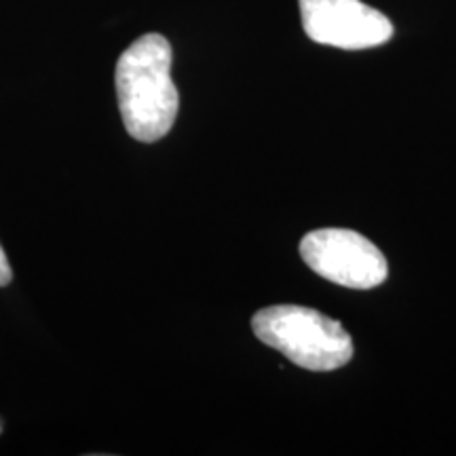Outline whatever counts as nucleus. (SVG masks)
Returning <instances> with one entry per match:
<instances>
[{"mask_svg":"<svg viewBox=\"0 0 456 456\" xmlns=\"http://www.w3.org/2000/svg\"><path fill=\"white\" fill-rule=\"evenodd\" d=\"M118 108L134 140L157 142L178 117V89L171 81V45L161 34H144L118 57L114 70Z\"/></svg>","mask_w":456,"mask_h":456,"instance_id":"obj_1","label":"nucleus"},{"mask_svg":"<svg viewBox=\"0 0 456 456\" xmlns=\"http://www.w3.org/2000/svg\"><path fill=\"white\" fill-rule=\"evenodd\" d=\"M300 256L319 277L351 289H372L389 275L372 241L346 228H319L300 241Z\"/></svg>","mask_w":456,"mask_h":456,"instance_id":"obj_3","label":"nucleus"},{"mask_svg":"<svg viewBox=\"0 0 456 456\" xmlns=\"http://www.w3.org/2000/svg\"><path fill=\"white\" fill-rule=\"evenodd\" d=\"M11 279H13V273H11L7 254H4V249L0 248V288H3V285H7Z\"/></svg>","mask_w":456,"mask_h":456,"instance_id":"obj_5","label":"nucleus"},{"mask_svg":"<svg viewBox=\"0 0 456 456\" xmlns=\"http://www.w3.org/2000/svg\"><path fill=\"white\" fill-rule=\"evenodd\" d=\"M300 15L306 37L328 47L372 49L393 37L389 17L362 0H300Z\"/></svg>","mask_w":456,"mask_h":456,"instance_id":"obj_4","label":"nucleus"},{"mask_svg":"<svg viewBox=\"0 0 456 456\" xmlns=\"http://www.w3.org/2000/svg\"><path fill=\"white\" fill-rule=\"evenodd\" d=\"M256 338L313 372L338 370L353 357V340L338 322L305 306L281 305L254 315Z\"/></svg>","mask_w":456,"mask_h":456,"instance_id":"obj_2","label":"nucleus"},{"mask_svg":"<svg viewBox=\"0 0 456 456\" xmlns=\"http://www.w3.org/2000/svg\"><path fill=\"white\" fill-rule=\"evenodd\" d=\"M0 431H3V425H0Z\"/></svg>","mask_w":456,"mask_h":456,"instance_id":"obj_6","label":"nucleus"}]
</instances>
